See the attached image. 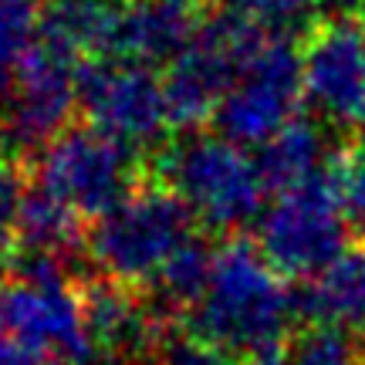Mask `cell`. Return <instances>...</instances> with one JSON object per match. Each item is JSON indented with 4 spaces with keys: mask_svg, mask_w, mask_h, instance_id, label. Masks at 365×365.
Returning a JSON list of instances; mask_svg holds the SVG:
<instances>
[{
    "mask_svg": "<svg viewBox=\"0 0 365 365\" xmlns=\"http://www.w3.org/2000/svg\"><path fill=\"white\" fill-rule=\"evenodd\" d=\"M301 314V298L291 294L284 274L261 247L230 240L213 250L210 281L193 304L196 335L217 341L230 352L264 355L277 352Z\"/></svg>",
    "mask_w": 365,
    "mask_h": 365,
    "instance_id": "cell-1",
    "label": "cell"
},
{
    "mask_svg": "<svg viewBox=\"0 0 365 365\" xmlns=\"http://www.w3.org/2000/svg\"><path fill=\"white\" fill-rule=\"evenodd\" d=\"M0 335L21 349L61 355L75 365L95 359L85 298L71 287L61 257L24 254L17 281L0 291Z\"/></svg>",
    "mask_w": 365,
    "mask_h": 365,
    "instance_id": "cell-2",
    "label": "cell"
},
{
    "mask_svg": "<svg viewBox=\"0 0 365 365\" xmlns=\"http://www.w3.org/2000/svg\"><path fill=\"white\" fill-rule=\"evenodd\" d=\"M193 237V213L173 190H132L95 217L88 254L118 284H153Z\"/></svg>",
    "mask_w": 365,
    "mask_h": 365,
    "instance_id": "cell-3",
    "label": "cell"
},
{
    "mask_svg": "<svg viewBox=\"0 0 365 365\" xmlns=\"http://www.w3.org/2000/svg\"><path fill=\"white\" fill-rule=\"evenodd\" d=\"M170 190L213 230H230L254 220L264 207L267 182L257 159L223 135H190L163 156Z\"/></svg>",
    "mask_w": 365,
    "mask_h": 365,
    "instance_id": "cell-4",
    "label": "cell"
},
{
    "mask_svg": "<svg viewBox=\"0 0 365 365\" xmlns=\"http://www.w3.org/2000/svg\"><path fill=\"white\" fill-rule=\"evenodd\" d=\"M331 170L281 190L264 210L257 247L284 277H318L349 244V220L339 200V180Z\"/></svg>",
    "mask_w": 365,
    "mask_h": 365,
    "instance_id": "cell-5",
    "label": "cell"
},
{
    "mask_svg": "<svg viewBox=\"0 0 365 365\" xmlns=\"http://www.w3.org/2000/svg\"><path fill=\"white\" fill-rule=\"evenodd\" d=\"M267 38L271 31H264L237 7L200 21L190 44L180 51V58H173L170 75L163 78L173 125H196L213 115L237 71Z\"/></svg>",
    "mask_w": 365,
    "mask_h": 365,
    "instance_id": "cell-6",
    "label": "cell"
},
{
    "mask_svg": "<svg viewBox=\"0 0 365 365\" xmlns=\"http://www.w3.org/2000/svg\"><path fill=\"white\" fill-rule=\"evenodd\" d=\"M301 98H304V81H301V54L294 51L291 38L271 34L230 88L220 95L213 108V122L223 139L237 145H264L294 122Z\"/></svg>",
    "mask_w": 365,
    "mask_h": 365,
    "instance_id": "cell-7",
    "label": "cell"
},
{
    "mask_svg": "<svg viewBox=\"0 0 365 365\" xmlns=\"http://www.w3.org/2000/svg\"><path fill=\"white\" fill-rule=\"evenodd\" d=\"M0 139L14 156L41 153L54 135H61L78 105V54L51 41L41 31L11 85L4 88Z\"/></svg>",
    "mask_w": 365,
    "mask_h": 365,
    "instance_id": "cell-8",
    "label": "cell"
},
{
    "mask_svg": "<svg viewBox=\"0 0 365 365\" xmlns=\"http://www.w3.org/2000/svg\"><path fill=\"white\" fill-rule=\"evenodd\" d=\"M132 145L105 129H65L41 149L38 190L78 217H102L132 193Z\"/></svg>",
    "mask_w": 365,
    "mask_h": 365,
    "instance_id": "cell-9",
    "label": "cell"
},
{
    "mask_svg": "<svg viewBox=\"0 0 365 365\" xmlns=\"http://www.w3.org/2000/svg\"><path fill=\"white\" fill-rule=\"evenodd\" d=\"M78 105L91 125L129 145L156 143L170 129L166 88L153 65L125 58H95L78 68Z\"/></svg>",
    "mask_w": 365,
    "mask_h": 365,
    "instance_id": "cell-10",
    "label": "cell"
},
{
    "mask_svg": "<svg viewBox=\"0 0 365 365\" xmlns=\"http://www.w3.org/2000/svg\"><path fill=\"white\" fill-rule=\"evenodd\" d=\"M301 81L328 125H355L365 112V27L352 21L314 27L301 54Z\"/></svg>",
    "mask_w": 365,
    "mask_h": 365,
    "instance_id": "cell-11",
    "label": "cell"
},
{
    "mask_svg": "<svg viewBox=\"0 0 365 365\" xmlns=\"http://www.w3.org/2000/svg\"><path fill=\"white\" fill-rule=\"evenodd\" d=\"M196 31V21L190 14V4L180 0H132L122 4L112 34L108 58H125V61H173L190 44Z\"/></svg>",
    "mask_w": 365,
    "mask_h": 365,
    "instance_id": "cell-12",
    "label": "cell"
},
{
    "mask_svg": "<svg viewBox=\"0 0 365 365\" xmlns=\"http://www.w3.org/2000/svg\"><path fill=\"white\" fill-rule=\"evenodd\" d=\"M85 322L95 352L102 349L108 359H135L149 352L159 339L156 314L135 301L125 284H95L85 294Z\"/></svg>",
    "mask_w": 365,
    "mask_h": 365,
    "instance_id": "cell-13",
    "label": "cell"
},
{
    "mask_svg": "<svg viewBox=\"0 0 365 365\" xmlns=\"http://www.w3.org/2000/svg\"><path fill=\"white\" fill-rule=\"evenodd\" d=\"M301 314H312L328 328L365 331V244L339 254L312 277V287L301 298Z\"/></svg>",
    "mask_w": 365,
    "mask_h": 365,
    "instance_id": "cell-14",
    "label": "cell"
},
{
    "mask_svg": "<svg viewBox=\"0 0 365 365\" xmlns=\"http://www.w3.org/2000/svg\"><path fill=\"white\" fill-rule=\"evenodd\" d=\"M257 166L267 182V190L281 193L298 182L331 173V143L314 122H287L284 129L264 145H257Z\"/></svg>",
    "mask_w": 365,
    "mask_h": 365,
    "instance_id": "cell-15",
    "label": "cell"
},
{
    "mask_svg": "<svg viewBox=\"0 0 365 365\" xmlns=\"http://www.w3.org/2000/svg\"><path fill=\"white\" fill-rule=\"evenodd\" d=\"M118 11L115 0H51L44 7V34L75 54L108 58Z\"/></svg>",
    "mask_w": 365,
    "mask_h": 365,
    "instance_id": "cell-16",
    "label": "cell"
},
{
    "mask_svg": "<svg viewBox=\"0 0 365 365\" xmlns=\"http://www.w3.org/2000/svg\"><path fill=\"white\" fill-rule=\"evenodd\" d=\"M75 244H78V213H71L44 190L24 193L17 217V247L24 254L65 257Z\"/></svg>",
    "mask_w": 365,
    "mask_h": 365,
    "instance_id": "cell-17",
    "label": "cell"
},
{
    "mask_svg": "<svg viewBox=\"0 0 365 365\" xmlns=\"http://www.w3.org/2000/svg\"><path fill=\"white\" fill-rule=\"evenodd\" d=\"M44 0H0V91L44 31Z\"/></svg>",
    "mask_w": 365,
    "mask_h": 365,
    "instance_id": "cell-18",
    "label": "cell"
},
{
    "mask_svg": "<svg viewBox=\"0 0 365 365\" xmlns=\"http://www.w3.org/2000/svg\"><path fill=\"white\" fill-rule=\"evenodd\" d=\"M210 267H213V250H207L196 237H190L170 257V264L159 271L153 284L173 304H196L210 281Z\"/></svg>",
    "mask_w": 365,
    "mask_h": 365,
    "instance_id": "cell-19",
    "label": "cell"
},
{
    "mask_svg": "<svg viewBox=\"0 0 365 365\" xmlns=\"http://www.w3.org/2000/svg\"><path fill=\"white\" fill-rule=\"evenodd\" d=\"M287 365H365V359L355 352V345L349 341V331L314 325L312 331L294 339Z\"/></svg>",
    "mask_w": 365,
    "mask_h": 365,
    "instance_id": "cell-20",
    "label": "cell"
},
{
    "mask_svg": "<svg viewBox=\"0 0 365 365\" xmlns=\"http://www.w3.org/2000/svg\"><path fill=\"white\" fill-rule=\"evenodd\" d=\"M237 11H244L250 21H257L264 31L287 38L291 31L308 24L314 0H234Z\"/></svg>",
    "mask_w": 365,
    "mask_h": 365,
    "instance_id": "cell-21",
    "label": "cell"
},
{
    "mask_svg": "<svg viewBox=\"0 0 365 365\" xmlns=\"http://www.w3.org/2000/svg\"><path fill=\"white\" fill-rule=\"evenodd\" d=\"M159 365H240L237 352L223 349L217 341L203 339H173L159 345Z\"/></svg>",
    "mask_w": 365,
    "mask_h": 365,
    "instance_id": "cell-22",
    "label": "cell"
},
{
    "mask_svg": "<svg viewBox=\"0 0 365 365\" xmlns=\"http://www.w3.org/2000/svg\"><path fill=\"white\" fill-rule=\"evenodd\" d=\"M24 203V186L17 180V173L0 166V267H7L17 254V217Z\"/></svg>",
    "mask_w": 365,
    "mask_h": 365,
    "instance_id": "cell-23",
    "label": "cell"
},
{
    "mask_svg": "<svg viewBox=\"0 0 365 365\" xmlns=\"http://www.w3.org/2000/svg\"><path fill=\"white\" fill-rule=\"evenodd\" d=\"M335 180H339V200L345 210V220H349V230L365 244V153L355 156L352 163H345L335 173Z\"/></svg>",
    "mask_w": 365,
    "mask_h": 365,
    "instance_id": "cell-24",
    "label": "cell"
},
{
    "mask_svg": "<svg viewBox=\"0 0 365 365\" xmlns=\"http://www.w3.org/2000/svg\"><path fill=\"white\" fill-rule=\"evenodd\" d=\"M0 365H75L61 359V355H48V352H31V349H21L14 341L0 339Z\"/></svg>",
    "mask_w": 365,
    "mask_h": 365,
    "instance_id": "cell-25",
    "label": "cell"
},
{
    "mask_svg": "<svg viewBox=\"0 0 365 365\" xmlns=\"http://www.w3.org/2000/svg\"><path fill=\"white\" fill-rule=\"evenodd\" d=\"M355 132H359V145H362V153H365V112H362V118L355 122Z\"/></svg>",
    "mask_w": 365,
    "mask_h": 365,
    "instance_id": "cell-26",
    "label": "cell"
},
{
    "mask_svg": "<svg viewBox=\"0 0 365 365\" xmlns=\"http://www.w3.org/2000/svg\"><path fill=\"white\" fill-rule=\"evenodd\" d=\"M180 4H200V0H180Z\"/></svg>",
    "mask_w": 365,
    "mask_h": 365,
    "instance_id": "cell-27",
    "label": "cell"
}]
</instances>
